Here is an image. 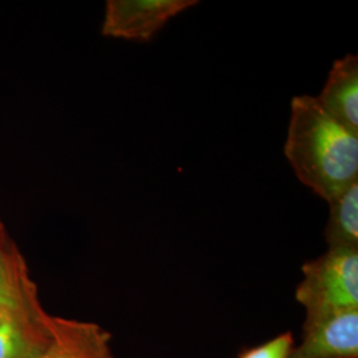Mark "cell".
Here are the masks:
<instances>
[{
	"label": "cell",
	"instance_id": "obj_10",
	"mask_svg": "<svg viewBox=\"0 0 358 358\" xmlns=\"http://www.w3.org/2000/svg\"><path fill=\"white\" fill-rule=\"evenodd\" d=\"M294 348L292 333H282L262 345L245 349L239 358H291Z\"/></svg>",
	"mask_w": 358,
	"mask_h": 358
},
{
	"label": "cell",
	"instance_id": "obj_7",
	"mask_svg": "<svg viewBox=\"0 0 358 358\" xmlns=\"http://www.w3.org/2000/svg\"><path fill=\"white\" fill-rule=\"evenodd\" d=\"M322 109L358 133V56L346 55L333 63L327 83L316 97Z\"/></svg>",
	"mask_w": 358,
	"mask_h": 358
},
{
	"label": "cell",
	"instance_id": "obj_4",
	"mask_svg": "<svg viewBox=\"0 0 358 358\" xmlns=\"http://www.w3.org/2000/svg\"><path fill=\"white\" fill-rule=\"evenodd\" d=\"M196 0H108L101 34L106 38L150 41L167 22Z\"/></svg>",
	"mask_w": 358,
	"mask_h": 358
},
{
	"label": "cell",
	"instance_id": "obj_9",
	"mask_svg": "<svg viewBox=\"0 0 358 358\" xmlns=\"http://www.w3.org/2000/svg\"><path fill=\"white\" fill-rule=\"evenodd\" d=\"M325 239L329 248L358 250V180L329 201Z\"/></svg>",
	"mask_w": 358,
	"mask_h": 358
},
{
	"label": "cell",
	"instance_id": "obj_6",
	"mask_svg": "<svg viewBox=\"0 0 358 358\" xmlns=\"http://www.w3.org/2000/svg\"><path fill=\"white\" fill-rule=\"evenodd\" d=\"M38 358H115L112 336L101 325L55 316L51 343Z\"/></svg>",
	"mask_w": 358,
	"mask_h": 358
},
{
	"label": "cell",
	"instance_id": "obj_8",
	"mask_svg": "<svg viewBox=\"0 0 358 358\" xmlns=\"http://www.w3.org/2000/svg\"><path fill=\"white\" fill-rule=\"evenodd\" d=\"M38 294L26 259L0 217V308Z\"/></svg>",
	"mask_w": 358,
	"mask_h": 358
},
{
	"label": "cell",
	"instance_id": "obj_1",
	"mask_svg": "<svg viewBox=\"0 0 358 358\" xmlns=\"http://www.w3.org/2000/svg\"><path fill=\"white\" fill-rule=\"evenodd\" d=\"M284 154L297 179L328 202L358 180V133L313 96L294 97Z\"/></svg>",
	"mask_w": 358,
	"mask_h": 358
},
{
	"label": "cell",
	"instance_id": "obj_3",
	"mask_svg": "<svg viewBox=\"0 0 358 358\" xmlns=\"http://www.w3.org/2000/svg\"><path fill=\"white\" fill-rule=\"evenodd\" d=\"M53 322L38 292L0 308V358H38L51 343Z\"/></svg>",
	"mask_w": 358,
	"mask_h": 358
},
{
	"label": "cell",
	"instance_id": "obj_5",
	"mask_svg": "<svg viewBox=\"0 0 358 358\" xmlns=\"http://www.w3.org/2000/svg\"><path fill=\"white\" fill-rule=\"evenodd\" d=\"M358 309L307 315L291 358H357Z\"/></svg>",
	"mask_w": 358,
	"mask_h": 358
},
{
	"label": "cell",
	"instance_id": "obj_2",
	"mask_svg": "<svg viewBox=\"0 0 358 358\" xmlns=\"http://www.w3.org/2000/svg\"><path fill=\"white\" fill-rule=\"evenodd\" d=\"M296 300L307 315L358 309V250L329 248L303 266Z\"/></svg>",
	"mask_w": 358,
	"mask_h": 358
}]
</instances>
